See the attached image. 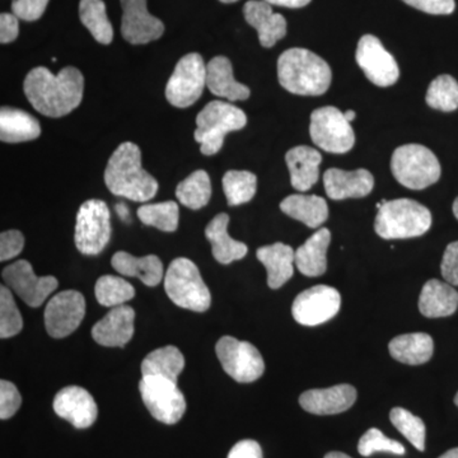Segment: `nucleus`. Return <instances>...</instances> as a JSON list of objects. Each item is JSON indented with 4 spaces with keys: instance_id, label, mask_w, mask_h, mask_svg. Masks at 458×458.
<instances>
[{
    "instance_id": "54",
    "label": "nucleus",
    "mask_w": 458,
    "mask_h": 458,
    "mask_svg": "<svg viewBox=\"0 0 458 458\" xmlns=\"http://www.w3.org/2000/svg\"><path fill=\"white\" fill-rule=\"evenodd\" d=\"M344 114H345L346 120H348L349 123H352V120L355 119V113L352 110L345 111Z\"/></svg>"
},
{
    "instance_id": "55",
    "label": "nucleus",
    "mask_w": 458,
    "mask_h": 458,
    "mask_svg": "<svg viewBox=\"0 0 458 458\" xmlns=\"http://www.w3.org/2000/svg\"><path fill=\"white\" fill-rule=\"evenodd\" d=\"M454 216H456V218L458 219V198L456 199V200H454Z\"/></svg>"
},
{
    "instance_id": "7",
    "label": "nucleus",
    "mask_w": 458,
    "mask_h": 458,
    "mask_svg": "<svg viewBox=\"0 0 458 458\" xmlns=\"http://www.w3.org/2000/svg\"><path fill=\"white\" fill-rule=\"evenodd\" d=\"M391 170L401 185L411 190L429 188L441 177L438 158L420 144L397 148L391 159Z\"/></svg>"
},
{
    "instance_id": "26",
    "label": "nucleus",
    "mask_w": 458,
    "mask_h": 458,
    "mask_svg": "<svg viewBox=\"0 0 458 458\" xmlns=\"http://www.w3.org/2000/svg\"><path fill=\"white\" fill-rule=\"evenodd\" d=\"M228 214L221 213L214 216L205 228V236L212 243L214 259L223 265L241 260L247 255V246L240 241L233 240L228 233Z\"/></svg>"
},
{
    "instance_id": "15",
    "label": "nucleus",
    "mask_w": 458,
    "mask_h": 458,
    "mask_svg": "<svg viewBox=\"0 0 458 458\" xmlns=\"http://www.w3.org/2000/svg\"><path fill=\"white\" fill-rule=\"evenodd\" d=\"M5 284L30 307H40L57 288L59 282L54 276H38L32 265L26 260H18L9 265L2 273Z\"/></svg>"
},
{
    "instance_id": "51",
    "label": "nucleus",
    "mask_w": 458,
    "mask_h": 458,
    "mask_svg": "<svg viewBox=\"0 0 458 458\" xmlns=\"http://www.w3.org/2000/svg\"><path fill=\"white\" fill-rule=\"evenodd\" d=\"M325 458H352L348 454H343V452H330Z\"/></svg>"
},
{
    "instance_id": "53",
    "label": "nucleus",
    "mask_w": 458,
    "mask_h": 458,
    "mask_svg": "<svg viewBox=\"0 0 458 458\" xmlns=\"http://www.w3.org/2000/svg\"><path fill=\"white\" fill-rule=\"evenodd\" d=\"M116 210H117V213H119L120 216H122L123 219H125L126 214H129L128 208L123 207V205H117Z\"/></svg>"
},
{
    "instance_id": "19",
    "label": "nucleus",
    "mask_w": 458,
    "mask_h": 458,
    "mask_svg": "<svg viewBox=\"0 0 458 458\" xmlns=\"http://www.w3.org/2000/svg\"><path fill=\"white\" fill-rule=\"evenodd\" d=\"M357 390L351 385H336L328 388L310 390L301 394L300 403L315 415H335L354 405Z\"/></svg>"
},
{
    "instance_id": "38",
    "label": "nucleus",
    "mask_w": 458,
    "mask_h": 458,
    "mask_svg": "<svg viewBox=\"0 0 458 458\" xmlns=\"http://www.w3.org/2000/svg\"><path fill=\"white\" fill-rule=\"evenodd\" d=\"M95 294L101 306L114 309L132 300L135 289L120 276H104L96 283Z\"/></svg>"
},
{
    "instance_id": "56",
    "label": "nucleus",
    "mask_w": 458,
    "mask_h": 458,
    "mask_svg": "<svg viewBox=\"0 0 458 458\" xmlns=\"http://www.w3.org/2000/svg\"><path fill=\"white\" fill-rule=\"evenodd\" d=\"M219 2L225 3V4H231V3H236L238 0H219Z\"/></svg>"
},
{
    "instance_id": "14",
    "label": "nucleus",
    "mask_w": 458,
    "mask_h": 458,
    "mask_svg": "<svg viewBox=\"0 0 458 458\" xmlns=\"http://www.w3.org/2000/svg\"><path fill=\"white\" fill-rule=\"evenodd\" d=\"M86 315V301L77 291L60 292L45 310V327L51 337L63 339L73 334Z\"/></svg>"
},
{
    "instance_id": "41",
    "label": "nucleus",
    "mask_w": 458,
    "mask_h": 458,
    "mask_svg": "<svg viewBox=\"0 0 458 458\" xmlns=\"http://www.w3.org/2000/svg\"><path fill=\"white\" fill-rule=\"evenodd\" d=\"M23 328L22 315L14 302L13 295L7 285L0 288V337L16 336Z\"/></svg>"
},
{
    "instance_id": "33",
    "label": "nucleus",
    "mask_w": 458,
    "mask_h": 458,
    "mask_svg": "<svg viewBox=\"0 0 458 458\" xmlns=\"http://www.w3.org/2000/svg\"><path fill=\"white\" fill-rule=\"evenodd\" d=\"M185 367L182 352L174 345L164 346L149 352L141 361V375L162 377L177 382Z\"/></svg>"
},
{
    "instance_id": "46",
    "label": "nucleus",
    "mask_w": 458,
    "mask_h": 458,
    "mask_svg": "<svg viewBox=\"0 0 458 458\" xmlns=\"http://www.w3.org/2000/svg\"><path fill=\"white\" fill-rule=\"evenodd\" d=\"M441 271L445 282L451 285H458V241L450 243L445 249Z\"/></svg>"
},
{
    "instance_id": "3",
    "label": "nucleus",
    "mask_w": 458,
    "mask_h": 458,
    "mask_svg": "<svg viewBox=\"0 0 458 458\" xmlns=\"http://www.w3.org/2000/svg\"><path fill=\"white\" fill-rule=\"evenodd\" d=\"M278 78L283 89L300 96L324 95L333 73L322 57L306 49H289L278 60Z\"/></svg>"
},
{
    "instance_id": "21",
    "label": "nucleus",
    "mask_w": 458,
    "mask_h": 458,
    "mask_svg": "<svg viewBox=\"0 0 458 458\" xmlns=\"http://www.w3.org/2000/svg\"><path fill=\"white\" fill-rule=\"evenodd\" d=\"M324 185L333 200L364 198L375 188V179L367 170L343 171L330 168L325 172Z\"/></svg>"
},
{
    "instance_id": "6",
    "label": "nucleus",
    "mask_w": 458,
    "mask_h": 458,
    "mask_svg": "<svg viewBox=\"0 0 458 458\" xmlns=\"http://www.w3.org/2000/svg\"><path fill=\"white\" fill-rule=\"evenodd\" d=\"M247 123L246 114L228 102L213 101L197 116L195 140L200 143L201 153L213 156L222 149L225 135L241 131Z\"/></svg>"
},
{
    "instance_id": "50",
    "label": "nucleus",
    "mask_w": 458,
    "mask_h": 458,
    "mask_svg": "<svg viewBox=\"0 0 458 458\" xmlns=\"http://www.w3.org/2000/svg\"><path fill=\"white\" fill-rule=\"evenodd\" d=\"M271 5H279L285 8H302L311 3V0H264Z\"/></svg>"
},
{
    "instance_id": "27",
    "label": "nucleus",
    "mask_w": 458,
    "mask_h": 458,
    "mask_svg": "<svg viewBox=\"0 0 458 458\" xmlns=\"http://www.w3.org/2000/svg\"><path fill=\"white\" fill-rule=\"evenodd\" d=\"M259 260L267 267V285L271 289H279L293 276L295 252L291 246L282 242L260 247L258 250Z\"/></svg>"
},
{
    "instance_id": "47",
    "label": "nucleus",
    "mask_w": 458,
    "mask_h": 458,
    "mask_svg": "<svg viewBox=\"0 0 458 458\" xmlns=\"http://www.w3.org/2000/svg\"><path fill=\"white\" fill-rule=\"evenodd\" d=\"M410 7L429 14H451L456 8L454 0H403Z\"/></svg>"
},
{
    "instance_id": "28",
    "label": "nucleus",
    "mask_w": 458,
    "mask_h": 458,
    "mask_svg": "<svg viewBox=\"0 0 458 458\" xmlns=\"http://www.w3.org/2000/svg\"><path fill=\"white\" fill-rule=\"evenodd\" d=\"M111 265L122 276L141 280L143 284L156 286L164 279V264L156 255L135 258L128 252H116L111 259Z\"/></svg>"
},
{
    "instance_id": "16",
    "label": "nucleus",
    "mask_w": 458,
    "mask_h": 458,
    "mask_svg": "<svg viewBox=\"0 0 458 458\" xmlns=\"http://www.w3.org/2000/svg\"><path fill=\"white\" fill-rule=\"evenodd\" d=\"M355 57L366 77L376 86L390 87L399 80L396 60L376 36L366 35L360 38Z\"/></svg>"
},
{
    "instance_id": "31",
    "label": "nucleus",
    "mask_w": 458,
    "mask_h": 458,
    "mask_svg": "<svg viewBox=\"0 0 458 458\" xmlns=\"http://www.w3.org/2000/svg\"><path fill=\"white\" fill-rule=\"evenodd\" d=\"M280 209L310 228H318L328 218L327 200L316 195H291L280 203Z\"/></svg>"
},
{
    "instance_id": "18",
    "label": "nucleus",
    "mask_w": 458,
    "mask_h": 458,
    "mask_svg": "<svg viewBox=\"0 0 458 458\" xmlns=\"http://www.w3.org/2000/svg\"><path fill=\"white\" fill-rule=\"evenodd\" d=\"M54 411L77 429H87L98 417V403L92 394L80 386H69L56 394Z\"/></svg>"
},
{
    "instance_id": "23",
    "label": "nucleus",
    "mask_w": 458,
    "mask_h": 458,
    "mask_svg": "<svg viewBox=\"0 0 458 458\" xmlns=\"http://www.w3.org/2000/svg\"><path fill=\"white\" fill-rule=\"evenodd\" d=\"M285 162L291 174L292 186L297 191H309L316 185L319 177V165L322 162V156L318 150L307 146L292 148L286 153Z\"/></svg>"
},
{
    "instance_id": "49",
    "label": "nucleus",
    "mask_w": 458,
    "mask_h": 458,
    "mask_svg": "<svg viewBox=\"0 0 458 458\" xmlns=\"http://www.w3.org/2000/svg\"><path fill=\"white\" fill-rule=\"evenodd\" d=\"M227 458H262V450L258 442L245 439L233 445Z\"/></svg>"
},
{
    "instance_id": "44",
    "label": "nucleus",
    "mask_w": 458,
    "mask_h": 458,
    "mask_svg": "<svg viewBox=\"0 0 458 458\" xmlns=\"http://www.w3.org/2000/svg\"><path fill=\"white\" fill-rule=\"evenodd\" d=\"M47 4L49 0H12V11L18 20L32 22L40 20Z\"/></svg>"
},
{
    "instance_id": "2",
    "label": "nucleus",
    "mask_w": 458,
    "mask_h": 458,
    "mask_svg": "<svg viewBox=\"0 0 458 458\" xmlns=\"http://www.w3.org/2000/svg\"><path fill=\"white\" fill-rule=\"evenodd\" d=\"M105 183L116 197L146 203L156 197L158 182L141 165V152L137 144L125 141L108 159Z\"/></svg>"
},
{
    "instance_id": "37",
    "label": "nucleus",
    "mask_w": 458,
    "mask_h": 458,
    "mask_svg": "<svg viewBox=\"0 0 458 458\" xmlns=\"http://www.w3.org/2000/svg\"><path fill=\"white\" fill-rule=\"evenodd\" d=\"M141 223L162 232H174L179 227V205L174 201L141 205L138 209Z\"/></svg>"
},
{
    "instance_id": "12",
    "label": "nucleus",
    "mask_w": 458,
    "mask_h": 458,
    "mask_svg": "<svg viewBox=\"0 0 458 458\" xmlns=\"http://www.w3.org/2000/svg\"><path fill=\"white\" fill-rule=\"evenodd\" d=\"M216 352L225 372L240 384H250L264 375V360L251 343L223 336L216 343Z\"/></svg>"
},
{
    "instance_id": "34",
    "label": "nucleus",
    "mask_w": 458,
    "mask_h": 458,
    "mask_svg": "<svg viewBox=\"0 0 458 458\" xmlns=\"http://www.w3.org/2000/svg\"><path fill=\"white\" fill-rule=\"evenodd\" d=\"M80 17L96 41L104 45L113 42L114 29L108 20L104 0H81Z\"/></svg>"
},
{
    "instance_id": "42",
    "label": "nucleus",
    "mask_w": 458,
    "mask_h": 458,
    "mask_svg": "<svg viewBox=\"0 0 458 458\" xmlns=\"http://www.w3.org/2000/svg\"><path fill=\"white\" fill-rule=\"evenodd\" d=\"M358 452L360 456L369 457L376 452H388L394 454H405L406 450L400 442L386 437L377 428H370L369 432L363 434L358 443Z\"/></svg>"
},
{
    "instance_id": "22",
    "label": "nucleus",
    "mask_w": 458,
    "mask_h": 458,
    "mask_svg": "<svg viewBox=\"0 0 458 458\" xmlns=\"http://www.w3.org/2000/svg\"><path fill=\"white\" fill-rule=\"evenodd\" d=\"M247 23L259 33L262 47H273L286 35V21L282 14L276 13L269 3L264 0H250L243 7Z\"/></svg>"
},
{
    "instance_id": "39",
    "label": "nucleus",
    "mask_w": 458,
    "mask_h": 458,
    "mask_svg": "<svg viewBox=\"0 0 458 458\" xmlns=\"http://www.w3.org/2000/svg\"><path fill=\"white\" fill-rule=\"evenodd\" d=\"M427 104L436 110L451 113L458 108V83L451 75H439L430 83Z\"/></svg>"
},
{
    "instance_id": "40",
    "label": "nucleus",
    "mask_w": 458,
    "mask_h": 458,
    "mask_svg": "<svg viewBox=\"0 0 458 458\" xmlns=\"http://www.w3.org/2000/svg\"><path fill=\"white\" fill-rule=\"evenodd\" d=\"M391 423L418 451L426 450V424L417 415L403 408L390 412Z\"/></svg>"
},
{
    "instance_id": "32",
    "label": "nucleus",
    "mask_w": 458,
    "mask_h": 458,
    "mask_svg": "<svg viewBox=\"0 0 458 458\" xmlns=\"http://www.w3.org/2000/svg\"><path fill=\"white\" fill-rule=\"evenodd\" d=\"M391 357L408 366L427 363L432 358L434 343L432 337L424 333L405 334L391 340Z\"/></svg>"
},
{
    "instance_id": "48",
    "label": "nucleus",
    "mask_w": 458,
    "mask_h": 458,
    "mask_svg": "<svg viewBox=\"0 0 458 458\" xmlns=\"http://www.w3.org/2000/svg\"><path fill=\"white\" fill-rule=\"evenodd\" d=\"M20 32L18 18L14 14L2 13L0 16V42L9 44L16 40Z\"/></svg>"
},
{
    "instance_id": "57",
    "label": "nucleus",
    "mask_w": 458,
    "mask_h": 458,
    "mask_svg": "<svg viewBox=\"0 0 458 458\" xmlns=\"http://www.w3.org/2000/svg\"><path fill=\"white\" fill-rule=\"evenodd\" d=\"M454 403H456L457 408H458V393L456 394V397H454Z\"/></svg>"
},
{
    "instance_id": "29",
    "label": "nucleus",
    "mask_w": 458,
    "mask_h": 458,
    "mask_svg": "<svg viewBox=\"0 0 458 458\" xmlns=\"http://www.w3.org/2000/svg\"><path fill=\"white\" fill-rule=\"evenodd\" d=\"M331 233L321 228L295 251V267L306 276H319L327 270V249Z\"/></svg>"
},
{
    "instance_id": "24",
    "label": "nucleus",
    "mask_w": 458,
    "mask_h": 458,
    "mask_svg": "<svg viewBox=\"0 0 458 458\" xmlns=\"http://www.w3.org/2000/svg\"><path fill=\"white\" fill-rule=\"evenodd\" d=\"M207 87L213 95L229 101H245L251 90L234 80L233 68L225 56H216L207 65Z\"/></svg>"
},
{
    "instance_id": "52",
    "label": "nucleus",
    "mask_w": 458,
    "mask_h": 458,
    "mask_svg": "<svg viewBox=\"0 0 458 458\" xmlns=\"http://www.w3.org/2000/svg\"><path fill=\"white\" fill-rule=\"evenodd\" d=\"M439 458H458V448H452V450L445 452Z\"/></svg>"
},
{
    "instance_id": "43",
    "label": "nucleus",
    "mask_w": 458,
    "mask_h": 458,
    "mask_svg": "<svg viewBox=\"0 0 458 458\" xmlns=\"http://www.w3.org/2000/svg\"><path fill=\"white\" fill-rule=\"evenodd\" d=\"M22 403V396L12 382L2 379L0 382V419L7 420L13 417L21 408Z\"/></svg>"
},
{
    "instance_id": "11",
    "label": "nucleus",
    "mask_w": 458,
    "mask_h": 458,
    "mask_svg": "<svg viewBox=\"0 0 458 458\" xmlns=\"http://www.w3.org/2000/svg\"><path fill=\"white\" fill-rule=\"evenodd\" d=\"M310 134L313 143L328 153L349 152L355 144L354 131L345 114L336 107L318 108L311 114Z\"/></svg>"
},
{
    "instance_id": "13",
    "label": "nucleus",
    "mask_w": 458,
    "mask_h": 458,
    "mask_svg": "<svg viewBox=\"0 0 458 458\" xmlns=\"http://www.w3.org/2000/svg\"><path fill=\"white\" fill-rule=\"evenodd\" d=\"M342 306V297L333 286L316 285L295 298L292 313L298 324L318 327L335 318Z\"/></svg>"
},
{
    "instance_id": "35",
    "label": "nucleus",
    "mask_w": 458,
    "mask_h": 458,
    "mask_svg": "<svg viewBox=\"0 0 458 458\" xmlns=\"http://www.w3.org/2000/svg\"><path fill=\"white\" fill-rule=\"evenodd\" d=\"M176 197L181 204L192 210L201 209L209 203L212 198V182L209 174L203 170L192 172L191 174L179 183Z\"/></svg>"
},
{
    "instance_id": "4",
    "label": "nucleus",
    "mask_w": 458,
    "mask_h": 458,
    "mask_svg": "<svg viewBox=\"0 0 458 458\" xmlns=\"http://www.w3.org/2000/svg\"><path fill=\"white\" fill-rule=\"evenodd\" d=\"M432 225V214L411 199L386 201L378 209L375 229L385 240H403L423 236Z\"/></svg>"
},
{
    "instance_id": "17",
    "label": "nucleus",
    "mask_w": 458,
    "mask_h": 458,
    "mask_svg": "<svg viewBox=\"0 0 458 458\" xmlns=\"http://www.w3.org/2000/svg\"><path fill=\"white\" fill-rule=\"evenodd\" d=\"M123 7V38L132 45L158 40L165 32L161 20L148 12L147 0H120Z\"/></svg>"
},
{
    "instance_id": "1",
    "label": "nucleus",
    "mask_w": 458,
    "mask_h": 458,
    "mask_svg": "<svg viewBox=\"0 0 458 458\" xmlns=\"http://www.w3.org/2000/svg\"><path fill=\"white\" fill-rule=\"evenodd\" d=\"M23 89L36 111L45 116L62 117L82 102L84 78L74 66H66L56 75L38 66L27 74Z\"/></svg>"
},
{
    "instance_id": "25",
    "label": "nucleus",
    "mask_w": 458,
    "mask_h": 458,
    "mask_svg": "<svg viewBox=\"0 0 458 458\" xmlns=\"http://www.w3.org/2000/svg\"><path fill=\"white\" fill-rule=\"evenodd\" d=\"M458 309V292L447 282L432 279L421 289L419 311L428 318H448Z\"/></svg>"
},
{
    "instance_id": "45",
    "label": "nucleus",
    "mask_w": 458,
    "mask_h": 458,
    "mask_svg": "<svg viewBox=\"0 0 458 458\" xmlns=\"http://www.w3.org/2000/svg\"><path fill=\"white\" fill-rule=\"evenodd\" d=\"M25 247V237L16 229L0 234V260L8 261L16 258Z\"/></svg>"
},
{
    "instance_id": "5",
    "label": "nucleus",
    "mask_w": 458,
    "mask_h": 458,
    "mask_svg": "<svg viewBox=\"0 0 458 458\" xmlns=\"http://www.w3.org/2000/svg\"><path fill=\"white\" fill-rule=\"evenodd\" d=\"M165 289L172 302L181 309L205 312L212 304V295L200 271L186 258L171 262L165 276Z\"/></svg>"
},
{
    "instance_id": "9",
    "label": "nucleus",
    "mask_w": 458,
    "mask_h": 458,
    "mask_svg": "<svg viewBox=\"0 0 458 458\" xmlns=\"http://www.w3.org/2000/svg\"><path fill=\"white\" fill-rule=\"evenodd\" d=\"M141 400L148 411L161 423H179L186 411V400L177 382L162 377L143 376L140 384Z\"/></svg>"
},
{
    "instance_id": "10",
    "label": "nucleus",
    "mask_w": 458,
    "mask_h": 458,
    "mask_svg": "<svg viewBox=\"0 0 458 458\" xmlns=\"http://www.w3.org/2000/svg\"><path fill=\"white\" fill-rule=\"evenodd\" d=\"M207 86V65L200 54L191 53L181 57L167 86L165 98L172 106L186 108L194 105Z\"/></svg>"
},
{
    "instance_id": "8",
    "label": "nucleus",
    "mask_w": 458,
    "mask_h": 458,
    "mask_svg": "<svg viewBox=\"0 0 458 458\" xmlns=\"http://www.w3.org/2000/svg\"><path fill=\"white\" fill-rule=\"evenodd\" d=\"M111 237L110 210L98 199L81 205L75 223V246L83 255L96 256L104 251Z\"/></svg>"
},
{
    "instance_id": "30",
    "label": "nucleus",
    "mask_w": 458,
    "mask_h": 458,
    "mask_svg": "<svg viewBox=\"0 0 458 458\" xmlns=\"http://www.w3.org/2000/svg\"><path fill=\"white\" fill-rule=\"evenodd\" d=\"M41 126L32 114L13 107L0 110V140L4 143H22L40 137Z\"/></svg>"
},
{
    "instance_id": "20",
    "label": "nucleus",
    "mask_w": 458,
    "mask_h": 458,
    "mask_svg": "<svg viewBox=\"0 0 458 458\" xmlns=\"http://www.w3.org/2000/svg\"><path fill=\"white\" fill-rule=\"evenodd\" d=\"M135 311L129 306L114 307L92 328L93 340L102 346L126 345L134 335Z\"/></svg>"
},
{
    "instance_id": "36",
    "label": "nucleus",
    "mask_w": 458,
    "mask_h": 458,
    "mask_svg": "<svg viewBox=\"0 0 458 458\" xmlns=\"http://www.w3.org/2000/svg\"><path fill=\"white\" fill-rule=\"evenodd\" d=\"M258 177L249 171H228L223 177V191L229 205L249 203L255 197Z\"/></svg>"
}]
</instances>
